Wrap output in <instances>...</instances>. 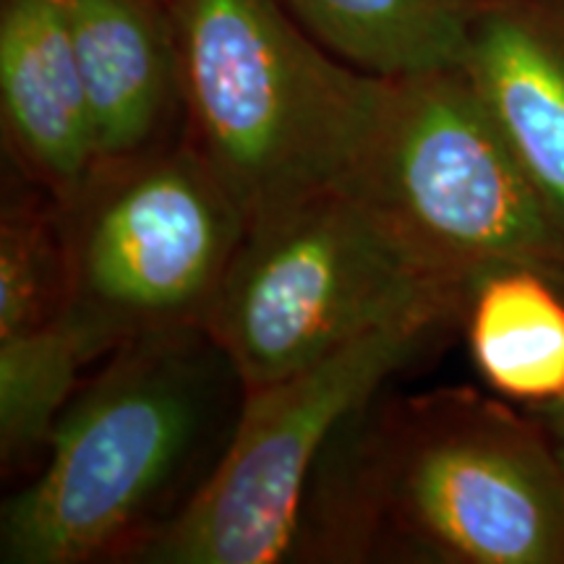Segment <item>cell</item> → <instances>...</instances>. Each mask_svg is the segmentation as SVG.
<instances>
[{
    "instance_id": "7a4b0ae2",
    "label": "cell",
    "mask_w": 564,
    "mask_h": 564,
    "mask_svg": "<svg viewBox=\"0 0 564 564\" xmlns=\"http://www.w3.org/2000/svg\"><path fill=\"white\" fill-rule=\"evenodd\" d=\"M238 384L207 327L112 350L63 413L32 481L3 505L0 562L129 560L192 478Z\"/></svg>"
},
{
    "instance_id": "5b68a950",
    "label": "cell",
    "mask_w": 564,
    "mask_h": 564,
    "mask_svg": "<svg viewBox=\"0 0 564 564\" xmlns=\"http://www.w3.org/2000/svg\"><path fill=\"white\" fill-rule=\"evenodd\" d=\"M61 319L95 358L137 337L207 327L249 220L188 139L102 162L58 204Z\"/></svg>"
},
{
    "instance_id": "6da1fadb",
    "label": "cell",
    "mask_w": 564,
    "mask_h": 564,
    "mask_svg": "<svg viewBox=\"0 0 564 564\" xmlns=\"http://www.w3.org/2000/svg\"><path fill=\"white\" fill-rule=\"evenodd\" d=\"M371 403L329 447L301 556L564 564V463L544 421L468 387Z\"/></svg>"
},
{
    "instance_id": "9a60e30c",
    "label": "cell",
    "mask_w": 564,
    "mask_h": 564,
    "mask_svg": "<svg viewBox=\"0 0 564 564\" xmlns=\"http://www.w3.org/2000/svg\"><path fill=\"white\" fill-rule=\"evenodd\" d=\"M541 421H544L549 436H552L556 453H560L562 463H564V403H560L552 411L541 413Z\"/></svg>"
},
{
    "instance_id": "8fae6325",
    "label": "cell",
    "mask_w": 564,
    "mask_h": 564,
    "mask_svg": "<svg viewBox=\"0 0 564 564\" xmlns=\"http://www.w3.org/2000/svg\"><path fill=\"white\" fill-rule=\"evenodd\" d=\"M460 324L476 371L499 398L539 413L564 403V272L484 267L465 288Z\"/></svg>"
},
{
    "instance_id": "ba28073f",
    "label": "cell",
    "mask_w": 564,
    "mask_h": 564,
    "mask_svg": "<svg viewBox=\"0 0 564 564\" xmlns=\"http://www.w3.org/2000/svg\"><path fill=\"white\" fill-rule=\"evenodd\" d=\"M0 112L13 160L66 204L100 165L66 0H0Z\"/></svg>"
},
{
    "instance_id": "7c38bea8",
    "label": "cell",
    "mask_w": 564,
    "mask_h": 564,
    "mask_svg": "<svg viewBox=\"0 0 564 564\" xmlns=\"http://www.w3.org/2000/svg\"><path fill=\"white\" fill-rule=\"evenodd\" d=\"M282 9L350 66L377 76L460 66L468 0H280Z\"/></svg>"
},
{
    "instance_id": "9c48e42d",
    "label": "cell",
    "mask_w": 564,
    "mask_h": 564,
    "mask_svg": "<svg viewBox=\"0 0 564 564\" xmlns=\"http://www.w3.org/2000/svg\"><path fill=\"white\" fill-rule=\"evenodd\" d=\"M460 66L564 225V0H468Z\"/></svg>"
},
{
    "instance_id": "3957f363",
    "label": "cell",
    "mask_w": 564,
    "mask_h": 564,
    "mask_svg": "<svg viewBox=\"0 0 564 564\" xmlns=\"http://www.w3.org/2000/svg\"><path fill=\"white\" fill-rule=\"evenodd\" d=\"M171 17L186 139L249 225L348 186L387 76L337 58L280 0H173Z\"/></svg>"
},
{
    "instance_id": "5bb4252c",
    "label": "cell",
    "mask_w": 564,
    "mask_h": 564,
    "mask_svg": "<svg viewBox=\"0 0 564 564\" xmlns=\"http://www.w3.org/2000/svg\"><path fill=\"white\" fill-rule=\"evenodd\" d=\"M66 299L58 202H6L0 220V335L58 319Z\"/></svg>"
},
{
    "instance_id": "4fadbf2b",
    "label": "cell",
    "mask_w": 564,
    "mask_h": 564,
    "mask_svg": "<svg viewBox=\"0 0 564 564\" xmlns=\"http://www.w3.org/2000/svg\"><path fill=\"white\" fill-rule=\"evenodd\" d=\"M97 361L61 316L24 333L0 335V463L3 474L40 468L55 429L82 390L84 366ZM30 474V470H26Z\"/></svg>"
},
{
    "instance_id": "2e32d148",
    "label": "cell",
    "mask_w": 564,
    "mask_h": 564,
    "mask_svg": "<svg viewBox=\"0 0 564 564\" xmlns=\"http://www.w3.org/2000/svg\"><path fill=\"white\" fill-rule=\"evenodd\" d=\"M160 3H165V6H171V3H173V0H160Z\"/></svg>"
},
{
    "instance_id": "52a82bcc",
    "label": "cell",
    "mask_w": 564,
    "mask_h": 564,
    "mask_svg": "<svg viewBox=\"0 0 564 564\" xmlns=\"http://www.w3.org/2000/svg\"><path fill=\"white\" fill-rule=\"evenodd\" d=\"M436 327L394 324L246 390L209 474L126 562L272 564L301 554L308 497L329 447Z\"/></svg>"
},
{
    "instance_id": "30bf717a",
    "label": "cell",
    "mask_w": 564,
    "mask_h": 564,
    "mask_svg": "<svg viewBox=\"0 0 564 564\" xmlns=\"http://www.w3.org/2000/svg\"><path fill=\"white\" fill-rule=\"evenodd\" d=\"M97 158L118 162L165 144L181 110L171 6L160 0H66Z\"/></svg>"
},
{
    "instance_id": "277c9868",
    "label": "cell",
    "mask_w": 564,
    "mask_h": 564,
    "mask_svg": "<svg viewBox=\"0 0 564 564\" xmlns=\"http://www.w3.org/2000/svg\"><path fill=\"white\" fill-rule=\"evenodd\" d=\"M465 288L369 202L329 188L251 223L207 319L246 390L403 322H460Z\"/></svg>"
},
{
    "instance_id": "8992f818",
    "label": "cell",
    "mask_w": 564,
    "mask_h": 564,
    "mask_svg": "<svg viewBox=\"0 0 564 564\" xmlns=\"http://www.w3.org/2000/svg\"><path fill=\"white\" fill-rule=\"evenodd\" d=\"M345 188L460 285L494 264L564 272V225L463 66L392 76L382 121Z\"/></svg>"
}]
</instances>
